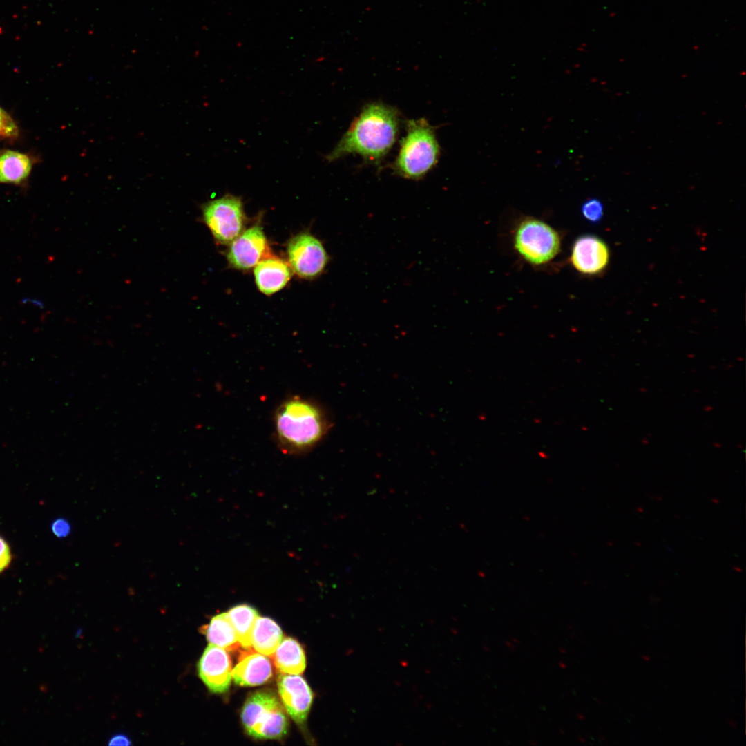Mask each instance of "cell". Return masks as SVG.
<instances>
[{"label":"cell","instance_id":"obj_12","mask_svg":"<svg viewBox=\"0 0 746 746\" xmlns=\"http://www.w3.org/2000/svg\"><path fill=\"white\" fill-rule=\"evenodd\" d=\"M270 660L253 649L240 652L238 662L232 670V678L240 686H257L267 682L272 676Z\"/></svg>","mask_w":746,"mask_h":746},{"label":"cell","instance_id":"obj_11","mask_svg":"<svg viewBox=\"0 0 746 746\" xmlns=\"http://www.w3.org/2000/svg\"><path fill=\"white\" fill-rule=\"evenodd\" d=\"M570 260L579 272L586 275L597 274L609 263V248L601 238L591 234L583 235L575 240Z\"/></svg>","mask_w":746,"mask_h":746},{"label":"cell","instance_id":"obj_14","mask_svg":"<svg viewBox=\"0 0 746 746\" xmlns=\"http://www.w3.org/2000/svg\"><path fill=\"white\" fill-rule=\"evenodd\" d=\"M34 160L12 150L0 151V183L21 184L28 179Z\"/></svg>","mask_w":746,"mask_h":746},{"label":"cell","instance_id":"obj_5","mask_svg":"<svg viewBox=\"0 0 746 746\" xmlns=\"http://www.w3.org/2000/svg\"><path fill=\"white\" fill-rule=\"evenodd\" d=\"M515 248L528 262L544 264L559 253L560 238L551 226L539 220L528 218L517 227L514 236Z\"/></svg>","mask_w":746,"mask_h":746},{"label":"cell","instance_id":"obj_9","mask_svg":"<svg viewBox=\"0 0 746 746\" xmlns=\"http://www.w3.org/2000/svg\"><path fill=\"white\" fill-rule=\"evenodd\" d=\"M232 662L226 650L209 644L198 663V675L210 691L226 692L231 685Z\"/></svg>","mask_w":746,"mask_h":746},{"label":"cell","instance_id":"obj_22","mask_svg":"<svg viewBox=\"0 0 746 746\" xmlns=\"http://www.w3.org/2000/svg\"><path fill=\"white\" fill-rule=\"evenodd\" d=\"M11 559L10 546L7 542L0 536V573L9 566Z\"/></svg>","mask_w":746,"mask_h":746},{"label":"cell","instance_id":"obj_2","mask_svg":"<svg viewBox=\"0 0 746 746\" xmlns=\"http://www.w3.org/2000/svg\"><path fill=\"white\" fill-rule=\"evenodd\" d=\"M329 426L318 405L299 396L283 402L275 414L276 441L287 453L309 451L322 440Z\"/></svg>","mask_w":746,"mask_h":746},{"label":"cell","instance_id":"obj_1","mask_svg":"<svg viewBox=\"0 0 746 746\" xmlns=\"http://www.w3.org/2000/svg\"><path fill=\"white\" fill-rule=\"evenodd\" d=\"M399 125L396 108L381 102L369 103L354 118L326 159L333 162L355 154L366 161L379 162L394 144Z\"/></svg>","mask_w":746,"mask_h":746},{"label":"cell","instance_id":"obj_19","mask_svg":"<svg viewBox=\"0 0 746 746\" xmlns=\"http://www.w3.org/2000/svg\"><path fill=\"white\" fill-rule=\"evenodd\" d=\"M581 213L587 221L597 223L602 218L604 213L603 204L597 198L588 199L582 204Z\"/></svg>","mask_w":746,"mask_h":746},{"label":"cell","instance_id":"obj_3","mask_svg":"<svg viewBox=\"0 0 746 746\" xmlns=\"http://www.w3.org/2000/svg\"><path fill=\"white\" fill-rule=\"evenodd\" d=\"M405 128L392 169L403 178L418 180L437 165L441 149L434 128L425 119L408 120Z\"/></svg>","mask_w":746,"mask_h":746},{"label":"cell","instance_id":"obj_21","mask_svg":"<svg viewBox=\"0 0 746 746\" xmlns=\"http://www.w3.org/2000/svg\"><path fill=\"white\" fill-rule=\"evenodd\" d=\"M51 530L56 537L63 538L67 537L70 534L71 526L70 523L66 519L58 518L55 519L51 524Z\"/></svg>","mask_w":746,"mask_h":746},{"label":"cell","instance_id":"obj_13","mask_svg":"<svg viewBox=\"0 0 746 746\" xmlns=\"http://www.w3.org/2000/svg\"><path fill=\"white\" fill-rule=\"evenodd\" d=\"M254 273L258 289L265 295H271L282 289L292 276L289 263L271 255L261 260L255 266Z\"/></svg>","mask_w":746,"mask_h":746},{"label":"cell","instance_id":"obj_20","mask_svg":"<svg viewBox=\"0 0 746 746\" xmlns=\"http://www.w3.org/2000/svg\"><path fill=\"white\" fill-rule=\"evenodd\" d=\"M19 135V128L12 117L0 107V137L14 139Z\"/></svg>","mask_w":746,"mask_h":746},{"label":"cell","instance_id":"obj_8","mask_svg":"<svg viewBox=\"0 0 746 746\" xmlns=\"http://www.w3.org/2000/svg\"><path fill=\"white\" fill-rule=\"evenodd\" d=\"M269 255L270 248L262 227L254 225L230 243L227 258L232 267L248 270Z\"/></svg>","mask_w":746,"mask_h":746},{"label":"cell","instance_id":"obj_23","mask_svg":"<svg viewBox=\"0 0 746 746\" xmlns=\"http://www.w3.org/2000/svg\"><path fill=\"white\" fill-rule=\"evenodd\" d=\"M131 740L124 734H115L108 740L109 745H131Z\"/></svg>","mask_w":746,"mask_h":746},{"label":"cell","instance_id":"obj_6","mask_svg":"<svg viewBox=\"0 0 746 746\" xmlns=\"http://www.w3.org/2000/svg\"><path fill=\"white\" fill-rule=\"evenodd\" d=\"M204 223L216 240L230 244L245 229L246 216L242 199L231 194L208 201L202 207Z\"/></svg>","mask_w":746,"mask_h":746},{"label":"cell","instance_id":"obj_18","mask_svg":"<svg viewBox=\"0 0 746 746\" xmlns=\"http://www.w3.org/2000/svg\"><path fill=\"white\" fill-rule=\"evenodd\" d=\"M227 613L241 647L245 649H251L252 631L259 616L257 611L248 604H240L232 607Z\"/></svg>","mask_w":746,"mask_h":746},{"label":"cell","instance_id":"obj_17","mask_svg":"<svg viewBox=\"0 0 746 746\" xmlns=\"http://www.w3.org/2000/svg\"><path fill=\"white\" fill-rule=\"evenodd\" d=\"M282 640V631L273 620L258 617L251 635V647L254 651L271 657Z\"/></svg>","mask_w":746,"mask_h":746},{"label":"cell","instance_id":"obj_15","mask_svg":"<svg viewBox=\"0 0 746 746\" xmlns=\"http://www.w3.org/2000/svg\"><path fill=\"white\" fill-rule=\"evenodd\" d=\"M271 658L276 669L283 674L300 675L305 669L304 651L301 645L290 637L282 640Z\"/></svg>","mask_w":746,"mask_h":746},{"label":"cell","instance_id":"obj_4","mask_svg":"<svg viewBox=\"0 0 746 746\" xmlns=\"http://www.w3.org/2000/svg\"><path fill=\"white\" fill-rule=\"evenodd\" d=\"M247 734L256 739H281L288 730L286 711L271 691L258 690L245 700L241 712Z\"/></svg>","mask_w":746,"mask_h":746},{"label":"cell","instance_id":"obj_16","mask_svg":"<svg viewBox=\"0 0 746 746\" xmlns=\"http://www.w3.org/2000/svg\"><path fill=\"white\" fill-rule=\"evenodd\" d=\"M200 631L206 635L210 644L227 651H236L241 647L227 613L215 615L209 624L202 627Z\"/></svg>","mask_w":746,"mask_h":746},{"label":"cell","instance_id":"obj_10","mask_svg":"<svg viewBox=\"0 0 746 746\" xmlns=\"http://www.w3.org/2000/svg\"><path fill=\"white\" fill-rule=\"evenodd\" d=\"M277 683L285 711L297 724L303 725L313 700L310 687L298 675L282 673L278 676Z\"/></svg>","mask_w":746,"mask_h":746},{"label":"cell","instance_id":"obj_7","mask_svg":"<svg viewBox=\"0 0 746 746\" xmlns=\"http://www.w3.org/2000/svg\"><path fill=\"white\" fill-rule=\"evenodd\" d=\"M287 254L292 271L305 279L319 276L329 260L323 243L307 232L300 233L288 241Z\"/></svg>","mask_w":746,"mask_h":746}]
</instances>
